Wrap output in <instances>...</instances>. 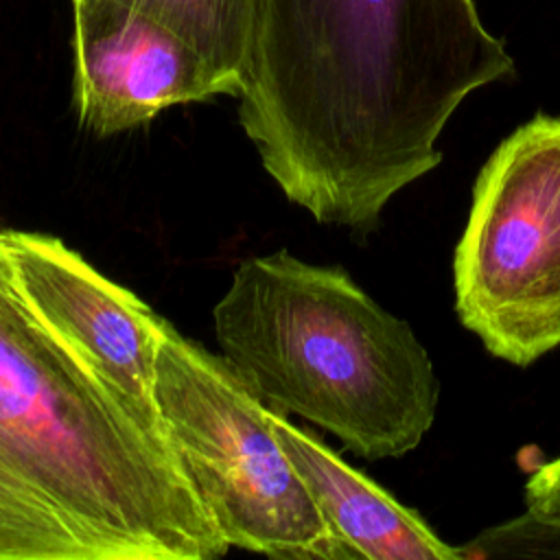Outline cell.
Wrapping results in <instances>:
<instances>
[{"instance_id": "1", "label": "cell", "mask_w": 560, "mask_h": 560, "mask_svg": "<svg viewBox=\"0 0 560 560\" xmlns=\"http://www.w3.org/2000/svg\"><path fill=\"white\" fill-rule=\"evenodd\" d=\"M510 77L475 0H258L238 122L289 201L368 234L462 101Z\"/></svg>"}, {"instance_id": "2", "label": "cell", "mask_w": 560, "mask_h": 560, "mask_svg": "<svg viewBox=\"0 0 560 560\" xmlns=\"http://www.w3.org/2000/svg\"><path fill=\"white\" fill-rule=\"evenodd\" d=\"M228 549L164 424L39 319L0 238V560H212Z\"/></svg>"}, {"instance_id": "3", "label": "cell", "mask_w": 560, "mask_h": 560, "mask_svg": "<svg viewBox=\"0 0 560 560\" xmlns=\"http://www.w3.org/2000/svg\"><path fill=\"white\" fill-rule=\"evenodd\" d=\"M212 322L221 357L267 407L365 459L407 455L433 427L440 383L424 346L341 267L287 249L245 258Z\"/></svg>"}, {"instance_id": "4", "label": "cell", "mask_w": 560, "mask_h": 560, "mask_svg": "<svg viewBox=\"0 0 560 560\" xmlns=\"http://www.w3.org/2000/svg\"><path fill=\"white\" fill-rule=\"evenodd\" d=\"M153 400L168 440L225 542L273 558L348 560L267 407L223 357L171 322L158 343Z\"/></svg>"}, {"instance_id": "5", "label": "cell", "mask_w": 560, "mask_h": 560, "mask_svg": "<svg viewBox=\"0 0 560 560\" xmlns=\"http://www.w3.org/2000/svg\"><path fill=\"white\" fill-rule=\"evenodd\" d=\"M453 280L492 357L527 368L560 346V116L536 114L481 166Z\"/></svg>"}, {"instance_id": "6", "label": "cell", "mask_w": 560, "mask_h": 560, "mask_svg": "<svg viewBox=\"0 0 560 560\" xmlns=\"http://www.w3.org/2000/svg\"><path fill=\"white\" fill-rule=\"evenodd\" d=\"M0 238L13 280L39 319L109 387L162 422L153 381L168 319L52 234L4 228Z\"/></svg>"}, {"instance_id": "7", "label": "cell", "mask_w": 560, "mask_h": 560, "mask_svg": "<svg viewBox=\"0 0 560 560\" xmlns=\"http://www.w3.org/2000/svg\"><path fill=\"white\" fill-rule=\"evenodd\" d=\"M72 101L79 122L114 136L162 109L232 96V88L171 26L118 0H72Z\"/></svg>"}, {"instance_id": "8", "label": "cell", "mask_w": 560, "mask_h": 560, "mask_svg": "<svg viewBox=\"0 0 560 560\" xmlns=\"http://www.w3.org/2000/svg\"><path fill=\"white\" fill-rule=\"evenodd\" d=\"M271 422L348 560H464L459 547L438 538L416 512L346 464L315 433L280 411L271 413Z\"/></svg>"}, {"instance_id": "9", "label": "cell", "mask_w": 560, "mask_h": 560, "mask_svg": "<svg viewBox=\"0 0 560 560\" xmlns=\"http://www.w3.org/2000/svg\"><path fill=\"white\" fill-rule=\"evenodd\" d=\"M179 33L232 88L241 90L254 37L258 0H118Z\"/></svg>"}, {"instance_id": "10", "label": "cell", "mask_w": 560, "mask_h": 560, "mask_svg": "<svg viewBox=\"0 0 560 560\" xmlns=\"http://www.w3.org/2000/svg\"><path fill=\"white\" fill-rule=\"evenodd\" d=\"M525 505L536 516L560 518V457L532 470L525 483Z\"/></svg>"}]
</instances>
